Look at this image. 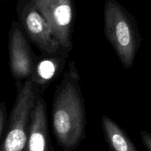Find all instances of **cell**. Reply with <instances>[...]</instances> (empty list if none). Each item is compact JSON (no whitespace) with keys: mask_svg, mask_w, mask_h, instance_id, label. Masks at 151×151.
Listing matches in <instances>:
<instances>
[{"mask_svg":"<svg viewBox=\"0 0 151 151\" xmlns=\"http://www.w3.org/2000/svg\"><path fill=\"white\" fill-rule=\"evenodd\" d=\"M24 151H54L49 134L47 103L37 93L30 115L29 135Z\"/></svg>","mask_w":151,"mask_h":151,"instance_id":"ba28073f","label":"cell"},{"mask_svg":"<svg viewBox=\"0 0 151 151\" xmlns=\"http://www.w3.org/2000/svg\"><path fill=\"white\" fill-rule=\"evenodd\" d=\"M16 100L7 120V128L0 151H24L29 135L30 115L38 93L28 78L16 82Z\"/></svg>","mask_w":151,"mask_h":151,"instance_id":"3957f363","label":"cell"},{"mask_svg":"<svg viewBox=\"0 0 151 151\" xmlns=\"http://www.w3.org/2000/svg\"><path fill=\"white\" fill-rule=\"evenodd\" d=\"M140 137L142 142L145 147L147 151H151V133L147 131H140Z\"/></svg>","mask_w":151,"mask_h":151,"instance_id":"8fae6325","label":"cell"},{"mask_svg":"<svg viewBox=\"0 0 151 151\" xmlns=\"http://www.w3.org/2000/svg\"><path fill=\"white\" fill-rule=\"evenodd\" d=\"M19 23L29 43L41 52L52 53L62 47L46 19L30 1L21 9Z\"/></svg>","mask_w":151,"mask_h":151,"instance_id":"8992f818","label":"cell"},{"mask_svg":"<svg viewBox=\"0 0 151 151\" xmlns=\"http://www.w3.org/2000/svg\"><path fill=\"white\" fill-rule=\"evenodd\" d=\"M71 52L61 47L55 52H41L40 55L37 56L33 72L29 79L41 95L63 72Z\"/></svg>","mask_w":151,"mask_h":151,"instance_id":"52a82bcc","label":"cell"},{"mask_svg":"<svg viewBox=\"0 0 151 151\" xmlns=\"http://www.w3.org/2000/svg\"><path fill=\"white\" fill-rule=\"evenodd\" d=\"M7 49L9 67L15 82H23L30 78L37 55L19 22H13L10 25Z\"/></svg>","mask_w":151,"mask_h":151,"instance_id":"5b68a950","label":"cell"},{"mask_svg":"<svg viewBox=\"0 0 151 151\" xmlns=\"http://www.w3.org/2000/svg\"><path fill=\"white\" fill-rule=\"evenodd\" d=\"M47 21L63 48L72 51L75 10L72 0H29Z\"/></svg>","mask_w":151,"mask_h":151,"instance_id":"277c9868","label":"cell"},{"mask_svg":"<svg viewBox=\"0 0 151 151\" xmlns=\"http://www.w3.org/2000/svg\"><path fill=\"white\" fill-rule=\"evenodd\" d=\"M104 33L122 66L131 69L141 45V33L135 21L114 0L106 1Z\"/></svg>","mask_w":151,"mask_h":151,"instance_id":"7a4b0ae2","label":"cell"},{"mask_svg":"<svg viewBox=\"0 0 151 151\" xmlns=\"http://www.w3.org/2000/svg\"><path fill=\"white\" fill-rule=\"evenodd\" d=\"M101 125L109 151H139L126 131L111 118L103 115Z\"/></svg>","mask_w":151,"mask_h":151,"instance_id":"9c48e42d","label":"cell"},{"mask_svg":"<svg viewBox=\"0 0 151 151\" xmlns=\"http://www.w3.org/2000/svg\"><path fill=\"white\" fill-rule=\"evenodd\" d=\"M7 117L8 116H7V106H6L5 103L2 101L0 103V143H1L3 134L5 131L6 125H7V120H8Z\"/></svg>","mask_w":151,"mask_h":151,"instance_id":"30bf717a","label":"cell"},{"mask_svg":"<svg viewBox=\"0 0 151 151\" xmlns=\"http://www.w3.org/2000/svg\"><path fill=\"white\" fill-rule=\"evenodd\" d=\"M86 123L81 75L72 60L55 87L52 104L53 134L63 151L75 150L85 139Z\"/></svg>","mask_w":151,"mask_h":151,"instance_id":"6da1fadb","label":"cell"}]
</instances>
